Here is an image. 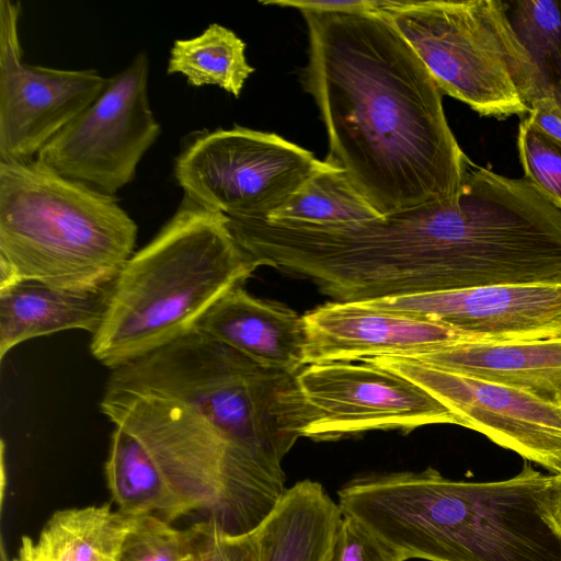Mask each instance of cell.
I'll return each mask as SVG.
<instances>
[{"mask_svg": "<svg viewBox=\"0 0 561 561\" xmlns=\"http://www.w3.org/2000/svg\"><path fill=\"white\" fill-rule=\"evenodd\" d=\"M300 13L308 31L301 81L325 127L324 161L380 216L454 199L473 164L433 76L391 21L383 13Z\"/></svg>", "mask_w": 561, "mask_h": 561, "instance_id": "cell-1", "label": "cell"}, {"mask_svg": "<svg viewBox=\"0 0 561 561\" xmlns=\"http://www.w3.org/2000/svg\"><path fill=\"white\" fill-rule=\"evenodd\" d=\"M560 491L561 476L525 462L491 482L433 468L360 476L337 503L399 561H561Z\"/></svg>", "mask_w": 561, "mask_h": 561, "instance_id": "cell-2", "label": "cell"}, {"mask_svg": "<svg viewBox=\"0 0 561 561\" xmlns=\"http://www.w3.org/2000/svg\"><path fill=\"white\" fill-rule=\"evenodd\" d=\"M256 268L227 216L184 195L175 214L113 280L90 343L93 357L115 370L187 335Z\"/></svg>", "mask_w": 561, "mask_h": 561, "instance_id": "cell-3", "label": "cell"}, {"mask_svg": "<svg viewBox=\"0 0 561 561\" xmlns=\"http://www.w3.org/2000/svg\"><path fill=\"white\" fill-rule=\"evenodd\" d=\"M137 232L115 195L37 158L0 161V290L24 280L99 289L131 257Z\"/></svg>", "mask_w": 561, "mask_h": 561, "instance_id": "cell-4", "label": "cell"}, {"mask_svg": "<svg viewBox=\"0 0 561 561\" xmlns=\"http://www.w3.org/2000/svg\"><path fill=\"white\" fill-rule=\"evenodd\" d=\"M298 373L263 366L199 330L112 370L105 389L176 401L236 447L274 465L310 423Z\"/></svg>", "mask_w": 561, "mask_h": 561, "instance_id": "cell-5", "label": "cell"}, {"mask_svg": "<svg viewBox=\"0 0 561 561\" xmlns=\"http://www.w3.org/2000/svg\"><path fill=\"white\" fill-rule=\"evenodd\" d=\"M100 409L145 446L191 513L206 512L229 533L259 528L287 490L280 465L239 449L176 401L105 389Z\"/></svg>", "mask_w": 561, "mask_h": 561, "instance_id": "cell-6", "label": "cell"}, {"mask_svg": "<svg viewBox=\"0 0 561 561\" xmlns=\"http://www.w3.org/2000/svg\"><path fill=\"white\" fill-rule=\"evenodd\" d=\"M383 14L415 50L442 93L482 116L529 113L527 54L502 0H402Z\"/></svg>", "mask_w": 561, "mask_h": 561, "instance_id": "cell-7", "label": "cell"}, {"mask_svg": "<svg viewBox=\"0 0 561 561\" xmlns=\"http://www.w3.org/2000/svg\"><path fill=\"white\" fill-rule=\"evenodd\" d=\"M325 165L277 134L234 125L194 137L175 158L173 173L199 206L265 220Z\"/></svg>", "mask_w": 561, "mask_h": 561, "instance_id": "cell-8", "label": "cell"}, {"mask_svg": "<svg viewBox=\"0 0 561 561\" xmlns=\"http://www.w3.org/2000/svg\"><path fill=\"white\" fill-rule=\"evenodd\" d=\"M149 59L139 51L108 77L100 95L55 135L36 158L64 176L115 195L131 182L161 126L148 95Z\"/></svg>", "mask_w": 561, "mask_h": 561, "instance_id": "cell-9", "label": "cell"}, {"mask_svg": "<svg viewBox=\"0 0 561 561\" xmlns=\"http://www.w3.org/2000/svg\"><path fill=\"white\" fill-rule=\"evenodd\" d=\"M311 413L305 437L337 440L376 430L457 424L451 411L410 379L373 363L329 362L297 375Z\"/></svg>", "mask_w": 561, "mask_h": 561, "instance_id": "cell-10", "label": "cell"}, {"mask_svg": "<svg viewBox=\"0 0 561 561\" xmlns=\"http://www.w3.org/2000/svg\"><path fill=\"white\" fill-rule=\"evenodd\" d=\"M21 3L0 0V161L36 158L42 148L103 91L95 69H57L23 61Z\"/></svg>", "mask_w": 561, "mask_h": 561, "instance_id": "cell-11", "label": "cell"}, {"mask_svg": "<svg viewBox=\"0 0 561 561\" xmlns=\"http://www.w3.org/2000/svg\"><path fill=\"white\" fill-rule=\"evenodd\" d=\"M363 362L410 379L447 407L458 425L561 476V404L408 357L383 355Z\"/></svg>", "mask_w": 561, "mask_h": 561, "instance_id": "cell-12", "label": "cell"}, {"mask_svg": "<svg viewBox=\"0 0 561 561\" xmlns=\"http://www.w3.org/2000/svg\"><path fill=\"white\" fill-rule=\"evenodd\" d=\"M451 327L474 341L561 339V285H502L359 301Z\"/></svg>", "mask_w": 561, "mask_h": 561, "instance_id": "cell-13", "label": "cell"}, {"mask_svg": "<svg viewBox=\"0 0 561 561\" xmlns=\"http://www.w3.org/2000/svg\"><path fill=\"white\" fill-rule=\"evenodd\" d=\"M307 365L411 356L445 345L474 341L446 324L365 306L331 301L304 314ZM306 365V366H307Z\"/></svg>", "mask_w": 561, "mask_h": 561, "instance_id": "cell-14", "label": "cell"}, {"mask_svg": "<svg viewBox=\"0 0 561 561\" xmlns=\"http://www.w3.org/2000/svg\"><path fill=\"white\" fill-rule=\"evenodd\" d=\"M196 330L266 367L299 373L307 365L304 316L282 304L256 298L242 286L220 298Z\"/></svg>", "mask_w": 561, "mask_h": 561, "instance_id": "cell-15", "label": "cell"}, {"mask_svg": "<svg viewBox=\"0 0 561 561\" xmlns=\"http://www.w3.org/2000/svg\"><path fill=\"white\" fill-rule=\"evenodd\" d=\"M401 357L561 404V339L466 341Z\"/></svg>", "mask_w": 561, "mask_h": 561, "instance_id": "cell-16", "label": "cell"}, {"mask_svg": "<svg viewBox=\"0 0 561 561\" xmlns=\"http://www.w3.org/2000/svg\"><path fill=\"white\" fill-rule=\"evenodd\" d=\"M112 283L78 293L24 280L0 290V359L25 341L56 332L93 335L106 312Z\"/></svg>", "mask_w": 561, "mask_h": 561, "instance_id": "cell-17", "label": "cell"}, {"mask_svg": "<svg viewBox=\"0 0 561 561\" xmlns=\"http://www.w3.org/2000/svg\"><path fill=\"white\" fill-rule=\"evenodd\" d=\"M342 517L320 483L297 482L257 528L262 561H332Z\"/></svg>", "mask_w": 561, "mask_h": 561, "instance_id": "cell-18", "label": "cell"}, {"mask_svg": "<svg viewBox=\"0 0 561 561\" xmlns=\"http://www.w3.org/2000/svg\"><path fill=\"white\" fill-rule=\"evenodd\" d=\"M138 517L108 504L58 511L36 541L24 538L19 557L25 561H117Z\"/></svg>", "mask_w": 561, "mask_h": 561, "instance_id": "cell-19", "label": "cell"}, {"mask_svg": "<svg viewBox=\"0 0 561 561\" xmlns=\"http://www.w3.org/2000/svg\"><path fill=\"white\" fill-rule=\"evenodd\" d=\"M105 478L117 510L127 515L172 523L191 514L145 446L121 427L111 434Z\"/></svg>", "mask_w": 561, "mask_h": 561, "instance_id": "cell-20", "label": "cell"}, {"mask_svg": "<svg viewBox=\"0 0 561 561\" xmlns=\"http://www.w3.org/2000/svg\"><path fill=\"white\" fill-rule=\"evenodd\" d=\"M254 68L245 57V43L230 28L209 24L201 34L175 39L167 72L183 75L193 87L218 85L238 98Z\"/></svg>", "mask_w": 561, "mask_h": 561, "instance_id": "cell-21", "label": "cell"}, {"mask_svg": "<svg viewBox=\"0 0 561 561\" xmlns=\"http://www.w3.org/2000/svg\"><path fill=\"white\" fill-rule=\"evenodd\" d=\"M378 217L381 216L353 185L345 172L327 163L265 220L331 227L360 224Z\"/></svg>", "mask_w": 561, "mask_h": 561, "instance_id": "cell-22", "label": "cell"}, {"mask_svg": "<svg viewBox=\"0 0 561 561\" xmlns=\"http://www.w3.org/2000/svg\"><path fill=\"white\" fill-rule=\"evenodd\" d=\"M504 7L530 64V105L547 98L561 107V0H510Z\"/></svg>", "mask_w": 561, "mask_h": 561, "instance_id": "cell-23", "label": "cell"}, {"mask_svg": "<svg viewBox=\"0 0 561 561\" xmlns=\"http://www.w3.org/2000/svg\"><path fill=\"white\" fill-rule=\"evenodd\" d=\"M195 551L193 526L182 530L156 515H144L128 534L117 561H193Z\"/></svg>", "mask_w": 561, "mask_h": 561, "instance_id": "cell-24", "label": "cell"}, {"mask_svg": "<svg viewBox=\"0 0 561 561\" xmlns=\"http://www.w3.org/2000/svg\"><path fill=\"white\" fill-rule=\"evenodd\" d=\"M517 144L524 178L561 208V141L525 117L519 124Z\"/></svg>", "mask_w": 561, "mask_h": 561, "instance_id": "cell-25", "label": "cell"}, {"mask_svg": "<svg viewBox=\"0 0 561 561\" xmlns=\"http://www.w3.org/2000/svg\"><path fill=\"white\" fill-rule=\"evenodd\" d=\"M193 527L196 534L193 561H262L257 528L245 534H232L211 518Z\"/></svg>", "mask_w": 561, "mask_h": 561, "instance_id": "cell-26", "label": "cell"}, {"mask_svg": "<svg viewBox=\"0 0 561 561\" xmlns=\"http://www.w3.org/2000/svg\"><path fill=\"white\" fill-rule=\"evenodd\" d=\"M332 561H399L369 530L352 516L343 514Z\"/></svg>", "mask_w": 561, "mask_h": 561, "instance_id": "cell-27", "label": "cell"}, {"mask_svg": "<svg viewBox=\"0 0 561 561\" xmlns=\"http://www.w3.org/2000/svg\"><path fill=\"white\" fill-rule=\"evenodd\" d=\"M265 5L296 9L300 12L383 13L402 3V0H265Z\"/></svg>", "mask_w": 561, "mask_h": 561, "instance_id": "cell-28", "label": "cell"}, {"mask_svg": "<svg viewBox=\"0 0 561 561\" xmlns=\"http://www.w3.org/2000/svg\"><path fill=\"white\" fill-rule=\"evenodd\" d=\"M528 119L550 137L561 141V107L551 99H539L529 108Z\"/></svg>", "mask_w": 561, "mask_h": 561, "instance_id": "cell-29", "label": "cell"}, {"mask_svg": "<svg viewBox=\"0 0 561 561\" xmlns=\"http://www.w3.org/2000/svg\"><path fill=\"white\" fill-rule=\"evenodd\" d=\"M559 507H560V514H561V491H560V499H559Z\"/></svg>", "mask_w": 561, "mask_h": 561, "instance_id": "cell-30", "label": "cell"}, {"mask_svg": "<svg viewBox=\"0 0 561 561\" xmlns=\"http://www.w3.org/2000/svg\"><path fill=\"white\" fill-rule=\"evenodd\" d=\"M13 561H25V560H23L22 558L18 557V559H15Z\"/></svg>", "mask_w": 561, "mask_h": 561, "instance_id": "cell-31", "label": "cell"}]
</instances>
